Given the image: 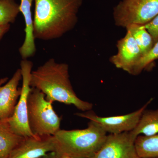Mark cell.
Listing matches in <instances>:
<instances>
[{
	"mask_svg": "<svg viewBox=\"0 0 158 158\" xmlns=\"http://www.w3.org/2000/svg\"><path fill=\"white\" fill-rule=\"evenodd\" d=\"M35 39L52 40L74 28L83 0H35Z\"/></svg>",
	"mask_w": 158,
	"mask_h": 158,
	"instance_id": "cell-1",
	"label": "cell"
},
{
	"mask_svg": "<svg viewBox=\"0 0 158 158\" xmlns=\"http://www.w3.org/2000/svg\"><path fill=\"white\" fill-rule=\"evenodd\" d=\"M30 86L38 89L52 103L58 102L72 105L82 112L92 110L93 104L78 97L69 80V66L59 63L54 59L39 66L31 73Z\"/></svg>",
	"mask_w": 158,
	"mask_h": 158,
	"instance_id": "cell-2",
	"label": "cell"
},
{
	"mask_svg": "<svg viewBox=\"0 0 158 158\" xmlns=\"http://www.w3.org/2000/svg\"><path fill=\"white\" fill-rule=\"evenodd\" d=\"M107 133L89 121L84 129H60L55 135L59 158H92L104 143Z\"/></svg>",
	"mask_w": 158,
	"mask_h": 158,
	"instance_id": "cell-3",
	"label": "cell"
},
{
	"mask_svg": "<svg viewBox=\"0 0 158 158\" xmlns=\"http://www.w3.org/2000/svg\"><path fill=\"white\" fill-rule=\"evenodd\" d=\"M40 90L32 88L28 98L29 127L34 135H54L60 130L62 117Z\"/></svg>",
	"mask_w": 158,
	"mask_h": 158,
	"instance_id": "cell-4",
	"label": "cell"
},
{
	"mask_svg": "<svg viewBox=\"0 0 158 158\" xmlns=\"http://www.w3.org/2000/svg\"><path fill=\"white\" fill-rule=\"evenodd\" d=\"M115 24L126 28L147 23L158 15V0H122L113 9Z\"/></svg>",
	"mask_w": 158,
	"mask_h": 158,
	"instance_id": "cell-5",
	"label": "cell"
},
{
	"mask_svg": "<svg viewBox=\"0 0 158 158\" xmlns=\"http://www.w3.org/2000/svg\"><path fill=\"white\" fill-rule=\"evenodd\" d=\"M33 66V62L27 59H23L21 62L20 69L22 75V86L20 95L13 115L5 119L15 133L23 137L34 135L29 127L28 118V98L32 90L30 79Z\"/></svg>",
	"mask_w": 158,
	"mask_h": 158,
	"instance_id": "cell-6",
	"label": "cell"
},
{
	"mask_svg": "<svg viewBox=\"0 0 158 158\" xmlns=\"http://www.w3.org/2000/svg\"><path fill=\"white\" fill-rule=\"evenodd\" d=\"M151 98L141 108L135 111L121 116L101 117L91 110L76 113L79 117L87 118L106 132L110 134H118L130 132L134 130L138 124L142 113L153 100Z\"/></svg>",
	"mask_w": 158,
	"mask_h": 158,
	"instance_id": "cell-7",
	"label": "cell"
},
{
	"mask_svg": "<svg viewBox=\"0 0 158 158\" xmlns=\"http://www.w3.org/2000/svg\"><path fill=\"white\" fill-rule=\"evenodd\" d=\"M135 139L130 132L107 135L104 143L92 158H138Z\"/></svg>",
	"mask_w": 158,
	"mask_h": 158,
	"instance_id": "cell-8",
	"label": "cell"
},
{
	"mask_svg": "<svg viewBox=\"0 0 158 158\" xmlns=\"http://www.w3.org/2000/svg\"><path fill=\"white\" fill-rule=\"evenodd\" d=\"M56 150L54 135H34L23 137L9 158H41Z\"/></svg>",
	"mask_w": 158,
	"mask_h": 158,
	"instance_id": "cell-9",
	"label": "cell"
},
{
	"mask_svg": "<svg viewBox=\"0 0 158 158\" xmlns=\"http://www.w3.org/2000/svg\"><path fill=\"white\" fill-rule=\"evenodd\" d=\"M118 52L110 58V61L116 68L132 74L133 69L142 56L140 49L129 31L117 44Z\"/></svg>",
	"mask_w": 158,
	"mask_h": 158,
	"instance_id": "cell-10",
	"label": "cell"
},
{
	"mask_svg": "<svg viewBox=\"0 0 158 158\" xmlns=\"http://www.w3.org/2000/svg\"><path fill=\"white\" fill-rule=\"evenodd\" d=\"M8 78L0 80V119H8L12 116L20 95L21 89L18 88L20 81L22 80L21 70L19 69L11 78L5 84Z\"/></svg>",
	"mask_w": 158,
	"mask_h": 158,
	"instance_id": "cell-11",
	"label": "cell"
},
{
	"mask_svg": "<svg viewBox=\"0 0 158 158\" xmlns=\"http://www.w3.org/2000/svg\"><path fill=\"white\" fill-rule=\"evenodd\" d=\"M34 0H20V12L22 13L25 23V37L19 52L23 59L33 56L36 52L35 38L34 35V19L31 12V7Z\"/></svg>",
	"mask_w": 158,
	"mask_h": 158,
	"instance_id": "cell-12",
	"label": "cell"
},
{
	"mask_svg": "<svg viewBox=\"0 0 158 158\" xmlns=\"http://www.w3.org/2000/svg\"><path fill=\"white\" fill-rule=\"evenodd\" d=\"M23 138L12 131L6 120L0 119V158H9Z\"/></svg>",
	"mask_w": 158,
	"mask_h": 158,
	"instance_id": "cell-13",
	"label": "cell"
},
{
	"mask_svg": "<svg viewBox=\"0 0 158 158\" xmlns=\"http://www.w3.org/2000/svg\"><path fill=\"white\" fill-rule=\"evenodd\" d=\"M130 132L135 139L140 135L151 136L158 134V109L156 110L145 109L137 126Z\"/></svg>",
	"mask_w": 158,
	"mask_h": 158,
	"instance_id": "cell-14",
	"label": "cell"
},
{
	"mask_svg": "<svg viewBox=\"0 0 158 158\" xmlns=\"http://www.w3.org/2000/svg\"><path fill=\"white\" fill-rule=\"evenodd\" d=\"M135 145L139 157H158V134L151 136H138Z\"/></svg>",
	"mask_w": 158,
	"mask_h": 158,
	"instance_id": "cell-15",
	"label": "cell"
},
{
	"mask_svg": "<svg viewBox=\"0 0 158 158\" xmlns=\"http://www.w3.org/2000/svg\"><path fill=\"white\" fill-rule=\"evenodd\" d=\"M126 28L127 31H129L135 40L141 51L142 56H145L154 44L151 35L141 25H130Z\"/></svg>",
	"mask_w": 158,
	"mask_h": 158,
	"instance_id": "cell-16",
	"label": "cell"
},
{
	"mask_svg": "<svg viewBox=\"0 0 158 158\" xmlns=\"http://www.w3.org/2000/svg\"><path fill=\"white\" fill-rule=\"evenodd\" d=\"M19 12V5L15 0H0V26L14 23Z\"/></svg>",
	"mask_w": 158,
	"mask_h": 158,
	"instance_id": "cell-17",
	"label": "cell"
},
{
	"mask_svg": "<svg viewBox=\"0 0 158 158\" xmlns=\"http://www.w3.org/2000/svg\"><path fill=\"white\" fill-rule=\"evenodd\" d=\"M157 59H158V41L154 44L150 51L139 60L134 67L132 74L134 75L139 74Z\"/></svg>",
	"mask_w": 158,
	"mask_h": 158,
	"instance_id": "cell-18",
	"label": "cell"
},
{
	"mask_svg": "<svg viewBox=\"0 0 158 158\" xmlns=\"http://www.w3.org/2000/svg\"><path fill=\"white\" fill-rule=\"evenodd\" d=\"M150 34L153 40L154 44L158 41V15L149 22L142 25Z\"/></svg>",
	"mask_w": 158,
	"mask_h": 158,
	"instance_id": "cell-19",
	"label": "cell"
},
{
	"mask_svg": "<svg viewBox=\"0 0 158 158\" xmlns=\"http://www.w3.org/2000/svg\"><path fill=\"white\" fill-rule=\"evenodd\" d=\"M10 27V24L0 26V40L2 39L3 36L9 31Z\"/></svg>",
	"mask_w": 158,
	"mask_h": 158,
	"instance_id": "cell-20",
	"label": "cell"
},
{
	"mask_svg": "<svg viewBox=\"0 0 158 158\" xmlns=\"http://www.w3.org/2000/svg\"><path fill=\"white\" fill-rule=\"evenodd\" d=\"M41 158H59L56 153L55 152L49 153L44 156Z\"/></svg>",
	"mask_w": 158,
	"mask_h": 158,
	"instance_id": "cell-21",
	"label": "cell"
},
{
	"mask_svg": "<svg viewBox=\"0 0 158 158\" xmlns=\"http://www.w3.org/2000/svg\"><path fill=\"white\" fill-rule=\"evenodd\" d=\"M138 158H158V157H139Z\"/></svg>",
	"mask_w": 158,
	"mask_h": 158,
	"instance_id": "cell-22",
	"label": "cell"
}]
</instances>
